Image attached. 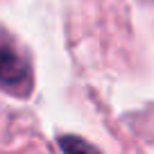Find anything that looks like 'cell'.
<instances>
[{"instance_id":"6da1fadb","label":"cell","mask_w":154,"mask_h":154,"mask_svg":"<svg viewBox=\"0 0 154 154\" xmlns=\"http://www.w3.org/2000/svg\"><path fill=\"white\" fill-rule=\"evenodd\" d=\"M29 84V68L23 57L9 48H0V86L9 88V91H18L20 95L27 93Z\"/></svg>"},{"instance_id":"7a4b0ae2","label":"cell","mask_w":154,"mask_h":154,"mask_svg":"<svg viewBox=\"0 0 154 154\" xmlns=\"http://www.w3.org/2000/svg\"><path fill=\"white\" fill-rule=\"evenodd\" d=\"M59 147L63 154H100V149L95 145L86 143L79 136H61L59 138Z\"/></svg>"}]
</instances>
